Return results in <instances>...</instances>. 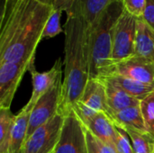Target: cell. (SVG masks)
Segmentation results:
<instances>
[{"mask_svg":"<svg viewBox=\"0 0 154 153\" xmlns=\"http://www.w3.org/2000/svg\"><path fill=\"white\" fill-rule=\"evenodd\" d=\"M53 10L37 0H4L0 23V63L34 68L36 50Z\"/></svg>","mask_w":154,"mask_h":153,"instance_id":"cell-1","label":"cell"},{"mask_svg":"<svg viewBox=\"0 0 154 153\" xmlns=\"http://www.w3.org/2000/svg\"><path fill=\"white\" fill-rule=\"evenodd\" d=\"M64 33L65 69L59 113L66 115L80 100L89 79L88 24L80 18L68 16Z\"/></svg>","mask_w":154,"mask_h":153,"instance_id":"cell-2","label":"cell"},{"mask_svg":"<svg viewBox=\"0 0 154 153\" xmlns=\"http://www.w3.org/2000/svg\"><path fill=\"white\" fill-rule=\"evenodd\" d=\"M125 11L124 0L110 4L97 21L88 25L89 78L106 77L113 65L112 47L116 23Z\"/></svg>","mask_w":154,"mask_h":153,"instance_id":"cell-3","label":"cell"},{"mask_svg":"<svg viewBox=\"0 0 154 153\" xmlns=\"http://www.w3.org/2000/svg\"><path fill=\"white\" fill-rule=\"evenodd\" d=\"M65 115L57 114L52 119L37 128L24 142L23 153H53L61 136Z\"/></svg>","mask_w":154,"mask_h":153,"instance_id":"cell-4","label":"cell"},{"mask_svg":"<svg viewBox=\"0 0 154 153\" xmlns=\"http://www.w3.org/2000/svg\"><path fill=\"white\" fill-rule=\"evenodd\" d=\"M137 21V17L125 9L115 29L112 47L113 64L134 56Z\"/></svg>","mask_w":154,"mask_h":153,"instance_id":"cell-5","label":"cell"},{"mask_svg":"<svg viewBox=\"0 0 154 153\" xmlns=\"http://www.w3.org/2000/svg\"><path fill=\"white\" fill-rule=\"evenodd\" d=\"M63 80L60 78L56 84L42 95L31 111L26 139L40 126L46 124L59 114L62 97Z\"/></svg>","mask_w":154,"mask_h":153,"instance_id":"cell-6","label":"cell"},{"mask_svg":"<svg viewBox=\"0 0 154 153\" xmlns=\"http://www.w3.org/2000/svg\"><path fill=\"white\" fill-rule=\"evenodd\" d=\"M54 153H88L83 124L73 109L65 115L61 136Z\"/></svg>","mask_w":154,"mask_h":153,"instance_id":"cell-7","label":"cell"},{"mask_svg":"<svg viewBox=\"0 0 154 153\" xmlns=\"http://www.w3.org/2000/svg\"><path fill=\"white\" fill-rule=\"evenodd\" d=\"M111 73L154 86V63L143 57L134 55L114 63L106 76Z\"/></svg>","mask_w":154,"mask_h":153,"instance_id":"cell-8","label":"cell"},{"mask_svg":"<svg viewBox=\"0 0 154 153\" xmlns=\"http://www.w3.org/2000/svg\"><path fill=\"white\" fill-rule=\"evenodd\" d=\"M28 68L17 62L0 63V108L10 109L14 94Z\"/></svg>","mask_w":154,"mask_h":153,"instance_id":"cell-9","label":"cell"},{"mask_svg":"<svg viewBox=\"0 0 154 153\" xmlns=\"http://www.w3.org/2000/svg\"><path fill=\"white\" fill-rule=\"evenodd\" d=\"M116 1L118 0H61L56 6L61 7L68 16L80 18L88 25H91L102 12Z\"/></svg>","mask_w":154,"mask_h":153,"instance_id":"cell-10","label":"cell"},{"mask_svg":"<svg viewBox=\"0 0 154 153\" xmlns=\"http://www.w3.org/2000/svg\"><path fill=\"white\" fill-rule=\"evenodd\" d=\"M29 72L32 75V92L26 105L33 108L38 99L42 95H44L50 88H51L60 78H61L62 61L60 58L57 59L51 69L44 72H38L35 67L31 69Z\"/></svg>","mask_w":154,"mask_h":153,"instance_id":"cell-11","label":"cell"},{"mask_svg":"<svg viewBox=\"0 0 154 153\" xmlns=\"http://www.w3.org/2000/svg\"><path fill=\"white\" fill-rule=\"evenodd\" d=\"M97 112H103L109 116L105 83L97 78H91L87 82L80 100Z\"/></svg>","mask_w":154,"mask_h":153,"instance_id":"cell-12","label":"cell"},{"mask_svg":"<svg viewBox=\"0 0 154 153\" xmlns=\"http://www.w3.org/2000/svg\"><path fill=\"white\" fill-rule=\"evenodd\" d=\"M97 138L115 145L116 126L111 118L103 112H97L93 116L80 121Z\"/></svg>","mask_w":154,"mask_h":153,"instance_id":"cell-13","label":"cell"},{"mask_svg":"<svg viewBox=\"0 0 154 153\" xmlns=\"http://www.w3.org/2000/svg\"><path fill=\"white\" fill-rule=\"evenodd\" d=\"M32 109V108L31 106L25 105L22 108V110L17 115H15L11 131V139L8 153L21 152L23 143L26 140Z\"/></svg>","mask_w":154,"mask_h":153,"instance_id":"cell-14","label":"cell"},{"mask_svg":"<svg viewBox=\"0 0 154 153\" xmlns=\"http://www.w3.org/2000/svg\"><path fill=\"white\" fill-rule=\"evenodd\" d=\"M102 81L106 85V101L109 108V116L111 113L118 112L123 109L140 106L141 103L140 100L134 97L133 96H131L130 94H128L119 87L105 80Z\"/></svg>","mask_w":154,"mask_h":153,"instance_id":"cell-15","label":"cell"},{"mask_svg":"<svg viewBox=\"0 0 154 153\" xmlns=\"http://www.w3.org/2000/svg\"><path fill=\"white\" fill-rule=\"evenodd\" d=\"M100 79L110 82L119 87L120 88H122L123 90H125V92H127L128 94H130L131 96H133L134 97L137 98L140 101H142L146 96H148L149 95H151L154 92L153 85L144 84V83L123 77L116 73H111L110 75L105 78H102Z\"/></svg>","mask_w":154,"mask_h":153,"instance_id":"cell-16","label":"cell"},{"mask_svg":"<svg viewBox=\"0 0 154 153\" xmlns=\"http://www.w3.org/2000/svg\"><path fill=\"white\" fill-rule=\"evenodd\" d=\"M134 55L154 63V31L142 18L137 21Z\"/></svg>","mask_w":154,"mask_h":153,"instance_id":"cell-17","label":"cell"},{"mask_svg":"<svg viewBox=\"0 0 154 153\" xmlns=\"http://www.w3.org/2000/svg\"><path fill=\"white\" fill-rule=\"evenodd\" d=\"M109 117L114 124L121 129L132 128L139 132L147 133L140 106L111 113Z\"/></svg>","mask_w":154,"mask_h":153,"instance_id":"cell-18","label":"cell"},{"mask_svg":"<svg viewBox=\"0 0 154 153\" xmlns=\"http://www.w3.org/2000/svg\"><path fill=\"white\" fill-rule=\"evenodd\" d=\"M15 115L10 109L0 108V153H8L11 131Z\"/></svg>","mask_w":154,"mask_h":153,"instance_id":"cell-19","label":"cell"},{"mask_svg":"<svg viewBox=\"0 0 154 153\" xmlns=\"http://www.w3.org/2000/svg\"><path fill=\"white\" fill-rule=\"evenodd\" d=\"M123 130L129 135L134 153H153L154 139L147 133L139 132L132 128Z\"/></svg>","mask_w":154,"mask_h":153,"instance_id":"cell-20","label":"cell"},{"mask_svg":"<svg viewBox=\"0 0 154 153\" xmlns=\"http://www.w3.org/2000/svg\"><path fill=\"white\" fill-rule=\"evenodd\" d=\"M140 109L146 132L154 139V92L141 101Z\"/></svg>","mask_w":154,"mask_h":153,"instance_id":"cell-21","label":"cell"},{"mask_svg":"<svg viewBox=\"0 0 154 153\" xmlns=\"http://www.w3.org/2000/svg\"><path fill=\"white\" fill-rule=\"evenodd\" d=\"M63 9L60 6L53 7V10L47 21V23L44 27L42 32V40L53 38L56 35L61 33L63 32L61 25H60V17Z\"/></svg>","mask_w":154,"mask_h":153,"instance_id":"cell-22","label":"cell"},{"mask_svg":"<svg viewBox=\"0 0 154 153\" xmlns=\"http://www.w3.org/2000/svg\"><path fill=\"white\" fill-rule=\"evenodd\" d=\"M115 147L117 153H134L131 139L127 133L117 127L116 130V141Z\"/></svg>","mask_w":154,"mask_h":153,"instance_id":"cell-23","label":"cell"},{"mask_svg":"<svg viewBox=\"0 0 154 153\" xmlns=\"http://www.w3.org/2000/svg\"><path fill=\"white\" fill-rule=\"evenodd\" d=\"M125 9L134 16L140 18L143 16L146 5V0H124Z\"/></svg>","mask_w":154,"mask_h":153,"instance_id":"cell-24","label":"cell"},{"mask_svg":"<svg viewBox=\"0 0 154 153\" xmlns=\"http://www.w3.org/2000/svg\"><path fill=\"white\" fill-rule=\"evenodd\" d=\"M83 128H84V133H85V137H86L88 153H101L100 148L98 146V143L95 135L86 126L83 125Z\"/></svg>","mask_w":154,"mask_h":153,"instance_id":"cell-25","label":"cell"},{"mask_svg":"<svg viewBox=\"0 0 154 153\" xmlns=\"http://www.w3.org/2000/svg\"><path fill=\"white\" fill-rule=\"evenodd\" d=\"M142 18L154 31V0H146V5Z\"/></svg>","mask_w":154,"mask_h":153,"instance_id":"cell-26","label":"cell"},{"mask_svg":"<svg viewBox=\"0 0 154 153\" xmlns=\"http://www.w3.org/2000/svg\"><path fill=\"white\" fill-rule=\"evenodd\" d=\"M96 137V136H95ZM97 138V137H96ZM97 143H98V146L100 148V151L101 153H117L116 150V147L114 144H111V143H107V142H103L102 140L97 138Z\"/></svg>","mask_w":154,"mask_h":153,"instance_id":"cell-27","label":"cell"},{"mask_svg":"<svg viewBox=\"0 0 154 153\" xmlns=\"http://www.w3.org/2000/svg\"><path fill=\"white\" fill-rule=\"evenodd\" d=\"M37 1H39V2H41V3H42L44 5L52 6V7H54L57 5H59L60 2V0H37Z\"/></svg>","mask_w":154,"mask_h":153,"instance_id":"cell-28","label":"cell"},{"mask_svg":"<svg viewBox=\"0 0 154 153\" xmlns=\"http://www.w3.org/2000/svg\"><path fill=\"white\" fill-rule=\"evenodd\" d=\"M20 153H23V152H22V151H21V152H20Z\"/></svg>","mask_w":154,"mask_h":153,"instance_id":"cell-29","label":"cell"},{"mask_svg":"<svg viewBox=\"0 0 154 153\" xmlns=\"http://www.w3.org/2000/svg\"><path fill=\"white\" fill-rule=\"evenodd\" d=\"M153 153H154V150H153Z\"/></svg>","mask_w":154,"mask_h":153,"instance_id":"cell-30","label":"cell"},{"mask_svg":"<svg viewBox=\"0 0 154 153\" xmlns=\"http://www.w3.org/2000/svg\"><path fill=\"white\" fill-rule=\"evenodd\" d=\"M53 153H54V152H53Z\"/></svg>","mask_w":154,"mask_h":153,"instance_id":"cell-31","label":"cell"}]
</instances>
